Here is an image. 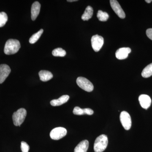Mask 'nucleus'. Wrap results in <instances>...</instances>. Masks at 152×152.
<instances>
[{
    "label": "nucleus",
    "instance_id": "obj_1",
    "mask_svg": "<svg viewBox=\"0 0 152 152\" xmlns=\"http://www.w3.org/2000/svg\"><path fill=\"white\" fill-rule=\"evenodd\" d=\"M20 47V44L18 40L10 39L6 42L4 52L6 55L14 54L18 53Z\"/></svg>",
    "mask_w": 152,
    "mask_h": 152
},
{
    "label": "nucleus",
    "instance_id": "obj_2",
    "mask_svg": "<svg viewBox=\"0 0 152 152\" xmlns=\"http://www.w3.org/2000/svg\"><path fill=\"white\" fill-rule=\"evenodd\" d=\"M108 143L107 137L105 134L101 135L96 139L94 144L95 152H102L106 149Z\"/></svg>",
    "mask_w": 152,
    "mask_h": 152
},
{
    "label": "nucleus",
    "instance_id": "obj_3",
    "mask_svg": "<svg viewBox=\"0 0 152 152\" xmlns=\"http://www.w3.org/2000/svg\"><path fill=\"white\" fill-rule=\"evenodd\" d=\"M27 111L24 108H20L15 112L12 115L14 124L17 126H20L24 121L26 116Z\"/></svg>",
    "mask_w": 152,
    "mask_h": 152
},
{
    "label": "nucleus",
    "instance_id": "obj_4",
    "mask_svg": "<svg viewBox=\"0 0 152 152\" xmlns=\"http://www.w3.org/2000/svg\"><path fill=\"white\" fill-rule=\"evenodd\" d=\"M76 82L77 84L81 88L86 91L90 92L94 90V85L86 78L82 77H79L77 78Z\"/></svg>",
    "mask_w": 152,
    "mask_h": 152
},
{
    "label": "nucleus",
    "instance_id": "obj_5",
    "mask_svg": "<svg viewBox=\"0 0 152 152\" xmlns=\"http://www.w3.org/2000/svg\"><path fill=\"white\" fill-rule=\"evenodd\" d=\"M67 130L63 127H57L53 129L50 133L51 138L58 140L62 138L66 135Z\"/></svg>",
    "mask_w": 152,
    "mask_h": 152
},
{
    "label": "nucleus",
    "instance_id": "obj_6",
    "mask_svg": "<svg viewBox=\"0 0 152 152\" xmlns=\"http://www.w3.org/2000/svg\"><path fill=\"white\" fill-rule=\"evenodd\" d=\"M92 47L95 52H98L102 48L104 45V38L102 36L95 35L91 39Z\"/></svg>",
    "mask_w": 152,
    "mask_h": 152
},
{
    "label": "nucleus",
    "instance_id": "obj_7",
    "mask_svg": "<svg viewBox=\"0 0 152 152\" xmlns=\"http://www.w3.org/2000/svg\"><path fill=\"white\" fill-rule=\"evenodd\" d=\"M120 121L126 130H129L132 126V119L129 114L126 111H123L120 115Z\"/></svg>",
    "mask_w": 152,
    "mask_h": 152
},
{
    "label": "nucleus",
    "instance_id": "obj_8",
    "mask_svg": "<svg viewBox=\"0 0 152 152\" xmlns=\"http://www.w3.org/2000/svg\"><path fill=\"white\" fill-rule=\"evenodd\" d=\"M110 4L112 8L120 18L124 19L126 18V14L118 1L116 0H110Z\"/></svg>",
    "mask_w": 152,
    "mask_h": 152
},
{
    "label": "nucleus",
    "instance_id": "obj_9",
    "mask_svg": "<svg viewBox=\"0 0 152 152\" xmlns=\"http://www.w3.org/2000/svg\"><path fill=\"white\" fill-rule=\"evenodd\" d=\"M11 69L7 64L0 65V84L4 82L11 72Z\"/></svg>",
    "mask_w": 152,
    "mask_h": 152
},
{
    "label": "nucleus",
    "instance_id": "obj_10",
    "mask_svg": "<svg viewBox=\"0 0 152 152\" xmlns=\"http://www.w3.org/2000/svg\"><path fill=\"white\" fill-rule=\"evenodd\" d=\"M131 52V49L129 48H123L118 49L115 53L116 57L119 60H124L127 58Z\"/></svg>",
    "mask_w": 152,
    "mask_h": 152
},
{
    "label": "nucleus",
    "instance_id": "obj_11",
    "mask_svg": "<svg viewBox=\"0 0 152 152\" xmlns=\"http://www.w3.org/2000/svg\"><path fill=\"white\" fill-rule=\"evenodd\" d=\"M139 101L140 105L145 109L148 108L151 104V99L149 96L147 95H141L139 96Z\"/></svg>",
    "mask_w": 152,
    "mask_h": 152
},
{
    "label": "nucleus",
    "instance_id": "obj_12",
    "mask_svg": "<svg viewBox=\"0 0 152 152\" xmlns=\"http://www.w3.org/2000/svg\"><path fill=\"white\" fill-rule=\"evenodd\" d=\"M41 4L38 1L33 3L31 9V18L32 20L34 21L37 19L39 15L40 11Z\"/></svg>",
    "mask_w": 152,
    "mask_h": 152
},
{
    "label": "nucleus",
    "instance_id": "obj_13",
    "mask_svg": "<svg viewBox=\"0 0 152 152\" xmlns=\"http://www.w3.org/2000/svg\"><path fill=\"white\" fill-rule=\"evenodd\" d=\"M73 113L74 115H81L86 114L88 115H92L94 114V111L90 108L81 109L79 107H75Z\"/></svg>",
    "mask_w": 152,
    "mask_h": 152
},
{
    "label": "nucleus",
    "instance_id": "obj_14",
    "mask_svg": "<svg viewBox=\"0 0 152 152\" xmlns=\"http://www.w3.org/2000/svg\"><path fill=\"white\" fill-rule=\"evenodd\" d=\"M69 99V96L68 95H63L60 97L58 99H53L50 102V104L54 107L61 105L64 104L68 102Z\"/></svg>",
    "mask_w": 152,
    "mask_h": 152
},
{
    "label": "nucleus",
    "instance_id": "obj_15",
    "mask_svg": "<svg viewBox=\"0 0 152 152\" xmlns=\"http://www.w3.org/2000/svg\"><path fill=\"white\" fill-rule=\"evenodd\" d=\"M88 146L89 142L88 140L82 141L75 147L74 152H87Z\"/></svg>",
    "mask_w": 152,
    "mask_h": 152
},
{
    "label": "nucleus",
    "instance_id": "obj_16",
    "mask_svg": "<svg viewBox=\"0 0 152 152\" xmlns=\"http://www.w3.org/2000/svg\"><path fill=\"white\" fill-rule=\"evenodd\" d=\"M39 76L41 81L47 82L53 78V75L48 71L41 70L39 72Z\"/></svg>",
    "mask_w": 152,
    "mask_h": 152
},
{
    "label": "nucleus",
    "instance_id": "obj_17",
    "mask_svg": "<svg viewBox=\"0 0 152 152\" xmlns=\"http://www.w3.org/2000/svg\"><path fill=\"white\" fill-rule=\"evenodd\" d=\"M94 10L91 6H88L85 10L84 12L82 15V19L84 21H87L93 16Z\"/></svg>",
    "mask_w": 152,
    "mask_h": 152
},
{
    "label": "nucleus",
    "instance_id": "obj_18",
    "mask_svg": "<svg viewBox=\"0 0 152 152\" xmlns=\"http://www.w3.org/2000/svg\"><path fill=\"white\" fill-rule=\"evenodd\" d=\"M152 75V63L145 67L142 72V76L144 78L149 77Z\"/></svg>",
    "mask_w": 152,
    "mask_h": 152
},
{
    "label": "nucleus",
    "instance_id": "obj_19",
    "mask_svg": "<svg viewBox=\"0 0 152 152\" xmlns=\"http://www.w3.org/2000/svg\"><path fill=\"white\" fill-rule=\"evenodd\" d=\"M44 30L42 29L40 30L37 32L35 33V34H33L31 36L29 39L30 43L33 44H34L39 40L40 37L41 35H42V33H43Z\"/></svg>",
    "mask_w": 152,
    "mask_h": 152
},
{
    "label": "nucleus",
    "instance_id": "obj_20",
    "mask_svg": "<svg viewBox=\"0 0 152 152\" xmlns=\"http://www.w3.org/2000/svg\"><path fill=\"white\" fill-rule=\"evenodd\" d=\"M97 17L99 20L102 22H105L109 18L108 14L106 12H104L102 10L98 11Z\"/></svg>",
    "mask_w": 152,
    "mask_h": 152
},
{
    "label": "nucleus",
    "instance_id": "obj_21",
    "mask_svg": "<svg viewBox=\"0 0 152 152\" xmlns=\"http://www.w3.org/2000/svg\"><path fill=\"white\" fill-rule=\"evenodd\" d=\"M52 54L55 57H64L66 56V52L62 48H58L53 51Z\"/></svg>",
    "mask_w": 152,
    "mask_h": 152
},
{
    "label": "nucleus",
    "instance_id": "obj_22",
    "mask_svg": "<svg viewBox=\"0 0 152 152\" xmlns=\"http://www.w3.org/2000/svg\"><path fill=\"white\" fill-rule=\"evenodd\" d=\"M8 20L7 14L4 12H0V27H2L6 24Z\"/></svg>",
    "mask_w": 152,
    "mask_h": 152
},
{
    "label": "nucleus",
    "instance_id": "obj_23",
    "mask_svg": "<svg viewBox=\"0 0 152 152\" xmlns=\"http://www.w3.org/2000/svg\"><path fill=\"white\" fill-rule=\"evenodd\" d=\"M21 149L22 152H28L30 149L29 146L26 142L22 141L21 143Z\"/></svg>",
    "mask_w": 152,
    "mask_h": 152
},
{
    "label": "nucleus",
    "instance_id": "obj_24",
    "mask_svg": "<svg viewBox=\"0 0 152 152\" xmlns=\"http://www.w3.org/2000/svg\"><path fill=\"white\" fill-rule=\"evenodd\" d=\"M146 35L147 37L152 40V28H149L147 30Z\"/></svg>",
    "mask_w": 152,
    "mask_h": 152
},
{
    "label": "nucleus",
    "instance_id": "obj_25",
    "mask_svg": "<svg viewBox=\"0 0 152 152\" xmlns=\"http://www.w3.org/2000/svg\"><path fill=\"white\" fill-rule=\"evenodd\" d=\"M77 0H68L67 1L68 2H75V1H77Z\"/></svg>",
    "mask_w": 152,
    "mask_h": 152
},
{
    "label": "nucleus",
    "instance_id": "obj_26",
    "mask_svg": "<svg viewBox=\"0 0 152 152\" xmlns=\"http://www.w3.org/2000/svg\"><path fill=\"white\" fill-rule=\"evenodd\" d=\"M145 1L147 3H150L151 2L152 0H150V1H149V0H146Z\"/></svg>",
    "mask_w": 152,
    "mask_h": 152
}]
</instances>
